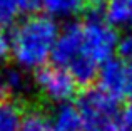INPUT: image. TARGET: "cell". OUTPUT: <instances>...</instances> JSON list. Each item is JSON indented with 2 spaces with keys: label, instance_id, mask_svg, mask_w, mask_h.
<instances>
[{
  "label": "cell",
  "instance_id": "obj_1",
  "mask_svg": "<svg viewBox=\"0 0 132 131\" xmlns=\"http://www.w3.org/2000/svg\"><path fill=\"white\" fill-rule=\"evenodd\" d=\"M59 25L48 15H30L12 34V56L23 71H37L52 57Z\"/></svg>",
  "mask_w": 132,
  "mask_h": 131
},
{
  "label": "cell",
  "instance_id": "obj_2",
  "mask_svg": "<svg viewBox=\"0 0 132 131\" xmlns=\"http://www.w3.org/2000/svg\"><path fill=\"white\" fill-rule=\"evenodd\" d=\"M77 109L84 119V131H102L122 116L119 113V101L100 88H92L82 92Z\"/></svg>",
  "mask_w": 132,
  "mask_h": 131
},
{
  "label": "cell",
  "instance_id": "obj_3",
  "mask_svg": "<svg viewBox=\"0 0 132 131\" xmlns=\"http://www.w3.org/2000/svg\"><path fill=\"white\" fill-rule=\"evenodd\" d=\"M35 88L45 99L55 104H67L77 92V82L67 69L60 66H44L34 76Z\"/></svg>",
  "mask_w": 132,
  "mask_h": 131
},
{
  "label": "cell",
  "instance_id": "obj_4",
  "mask_svg": "<svg viewBox=\"0 0 132 131\" xmlns=\"http://www.w3.org/2000/svg\"><path fill=\"white\" fill-rule=\"evenodd\" d=\"M99 88L114 99L132 98V64L124 59H109L99 69Z\"/></svg>",
  "mask_w": 132,
  "mask_h": 131
},
{
  "label": "cell",
  "instance_id": "obj_5",
  "mask_svg": "<svg viewBox=\"0 0 132 131\" xmlns=\"http://www.w3.org/2000/svg\"><path fill=\"white\" fill-rule=\"evenodd\" d=\"M82 52V24L72 22L64 27V30L59 32L57 42H55L52 59L55 66L67 69L72 62L80 57Z\"/></svg>",
  "mask_w": 132,
  "mask_h": 131
},
{
  "label": "cell",
  "instance_id": "obj_6",
  "mask_svg": "<svg viewBox=\"0 0 132 131\" xmlns=\"http://www.w3.org/2000/svg\"><path fill=\"white\" fill-rule=\"evenodd\" d=\"M52 131H84V119L79 113L77 106L60 104L52 116Z\"/></svg>",
  "mask_w": 132,
  "mask_h": 131
},
{
  "label": "cell",
  "instance_id": "obj_7",
  "mask_svg": "<svg viewBox=\"0 0 132 131\" xmlns=\"http://www.w3.org/2000/svg\"><path fill=\"white\" fill-rule=\"evenodd\" d=\"M104 19L112 27H130L132 0H104Z\"/></svg>",
  "mask_w": 132,
  "mask_h": 131
},
{
  "label": "cell",
  "instance_id": "obj_8",
  "mask_svg": "<svg viewBox=\"0 0 132 131\" xmlns=\"http://www.w3.org/2000/svg\"><path fill=\"white\" fill-rule=\"evenodd\" d=\"M89 5V0H44V7L47 10L48 17H59L67 19L74 17L85 10Z\"/></svg>",
  "mask_w": 132,
  "mask_h": 131
},
{
  "label": "cell",
  "instance_id": "obj_9",
  "mask_svg": "<svg viewBox=\"0 0 132 131\" xmlns=\"http://www.w3.org/2000/svg\"><path fill=\"white\" fill-rule=\"evenodd\" d=\"M22 121V113L15 103L0 104V131H17Z\"/></svg>",
  "mask_w": 132,
  "mask_h": 131
},
{
  "label": "cell",
  "instance_id": "obj_10",
  "mask_svg": "<svg viewBox=\"0 0 132 131\" xmlns=\"http://www.w3.org/2000/svg\"><path fill=\"white\" fill-rule=\"evenodd\" d=\"M17 131H52V125L42 111L30 109L22 116V121Z\"/></svg>",
  "mask_w": 132,
  "mask_h": 131
},
{
  "label": "cell",
  "instance_id": "obj_11",
  "mask_svg": "<svg viewBox=\"0 0 132 131\" xmlns=\"http://www.w3.org/2000/svg\"><path fill=\"white\" fill-rule=\"evenodd\" d=\"M20 12L22 9L19 5V0H0V29L13 24Z\"/></svg>",
  "mask_w": 132,
  "mask_h": 131
},
{
  "label": "cell",
  "instance_id": "obj_12",
  "mask_svg": "<svg viewBox=\"0 0 132 131\" xmlns=\"http://www.w3.org/2000/svg\"><path fill=\"white\" fill-rule=\"evenodd\" d=\"M5 76H7V86H9L10 94H20L22 91H25L27 79L20 69H15V67L7 69Z\"/></svg>",
  "mask_w": 132,
  "mask_h": 131
},
{
  "label": "cell",
  "instance_id": "obj_13",
  "mask_svg": "<svg viewBox=\"0 0 132 131\" xmlns=\"http://www.w3.org/2000/svg\"><path fill=\"white\" fill-rule=\"evenodd\" d=\"M117 50H119L120 59H124V61H127V62L132 64V32L126 34V35L119 40Z\"/></svg>",
  "mask_w": 132,
  "mask_h": 131
},
{
  "label": "cell",
  "instance_id": "obj_14",
  "mask_svg": "<svg viewBox=\"0 0 132 131\" xmlns=\"http://www.w3.org/2000/svg\"><path fill=\"white\" fill-rule=\"evenodd\" d=\"M12 54V35L5 32V29H0V62L9 59Z\"/></svg>",
  "mask_w": 132,
  "mask_h": 131
},
{
  "label": "cell",
  "instance_id": "obj_15",
  "mask_svg": "<svg viewBox=\"0 0 132 131\" xmlns=\"http://www.w3.org/2000/svg\"><path fill=\"white\" fill-rule=\"evenodd\" d=\"M22 12H34V10L44 7V0H19Z\"/></svg>",
  "mask_w": 132,
  "mask_h": 131
},
{
  "label": "cell",
  "instance_id": "obj_16",
  "mask_svg": "<svg viewBox=\"0 0 132 131\" xmlns=\"http://www.w3.org/2000/svg\"><path fill=\"white\" fill-rule=\"evenodd\" d=\"M10 94L9 91V86H7V76H5V71L0 69V104L5 103V98Z\"/></svg>",
  "mask_w": 132,
  "mask_h": 131
},
{
  "label": "cell",
  "instance_id": "obj_17",
  "mask_svg": "<svg viewBox=\"0 0 132 131\" xmlns=\"http://www.w3.org/2000/svg\"><path fill=\"white\" fill-rule=\"evenodd\" d=\"M124 118H126V121L129 123V126L132 128V98H130V103H129V106H127L126 113H124Z\"/></svg>",
  "mask_w": 132,
  "mask_h": 131
}]
</instances>
